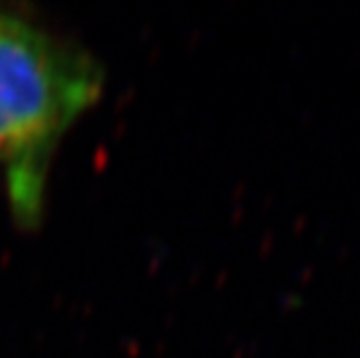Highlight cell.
Wrapping results in <instances>:
<instances>
[{
	"mask_svg": "<svg viewBox=\"0 0 360 358\" xmlns=\"http://www.w3.org/2000/svg\"><path fill=\"white\" fill-rule=\"evenodd\" d=\"M100 91L102 70L86 52L0 9V162L7 165L11 205L24 222L41 210L58 139Z\"/></svg>",
	"mask_w": 360,
	"mask_h": 358,
	"instance_id": "obj_1",
	"label": "cell"
}]
</instances>
